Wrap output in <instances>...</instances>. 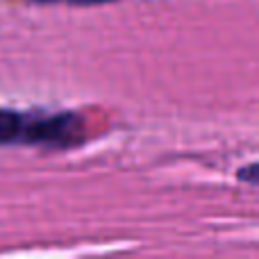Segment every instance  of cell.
Instances as JSON below:
<instances>
[{
	"instance_id": "obj_3",
	"label": "cell",
	"mask_w": 259,
	"mask_h": 259,
	"mask_svg": "<svg viewBox=\"0 0 259 259\" xmlns=\"http://www.w3.org/2000/svg\"><path fill=\"white\" fill-rule=\"evenodd\" d=\"M257 170H259V168H257V164H248L246 168L239 170L237 178H239V180H246L248 184H257Z\"/></svg>"
},
{
	"instance_id": "obj_1",
	"label": "cell",
	"mask_w": 259,
	"mask_h": 259,
	"mask_svg": "<svg viewBox=\"0 0 259 259\" xmlns=\"http://www.w3.org/2000/svg\"><path fill=\"white\" fill-rule=\"evenodd\" d=\"M84 141V123L75 112H18L0 107V146H39L66 150Z\"/></svg>"
},
{
	"instance_id": "obj_2",
	"label": "cell",
	"mask_w": 259,
	"mask_h": 259,
	"mask_svg": "<svg viewBox=\"0 0 259 259\" xmlns=\"http://www.w3.org/2000/svg\"><path fill=\"white\" fill-rule=\"evenodd\" d=\"M39 5H53V3H68V5H103V3H116V0H30Z\"/></svg>"
}]
</instances>
